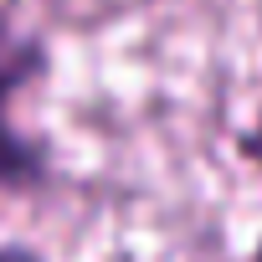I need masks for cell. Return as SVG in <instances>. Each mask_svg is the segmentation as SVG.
I'll return each mask as SVG.
<instances>
[{
  "label": "cell",
  "instance_id": "cell-1",
  "mask_svg": "<svg viewBox=\"0 0 262 262\" xmlns=\"http://www.w3.org/2000/svg\"><path fill=\"white\" fill-rule=\"evenodd\" d=\"M36 72H41V47L0 31V190H31V185L47 180L41 149L16 134V123L6 113L11 98H16V88H26Z\"/></svg>",
  "mask_w": 262,
  "mask_h": 262
},
{
  "label": "cell",
  "instance_id": "cell-2",
  "mask_svg": "<svg viewBox=\"0 0 262 262\" xmlns=\"http://www.w3.org/2000/svg\"><path fill=\"white\" fill-rule=\"evenodd\" d=\"M236 149H242V160H252V165H262V118L247 128V134L236 139Z\"/></svg>",
  "mask_w": 262,
  "mask_h": 262
},
{
  "label": "cell",
  "instance_id": "cell-3",
  "mask_svg": "<svg viewBox=\"0 0 262 262\" xmlns=\"http://www.w3.org/2000/svg\"><path fill=\"white\" fill-rule=\"evenodd\" d=\"M0 262H41V252L26 242H0Z\"/></svg>",
  "mask_w": 262,
  "mask_h": 262
},
{
  "label": "cell",
  "instance_id": "cell-4",
  "mask_svg": "<svg viewBox=\"0 0 262 262\" xmlns=\"http://www.w3.org/2000/svg\"><path fill=\"white\" fill-rule=\"evenodd\" d=\"M252 262H262V236H257V252H252Z\"/></svg>",
  "mask_w": 262,
  "mask_h": 262
}]
</instances>
